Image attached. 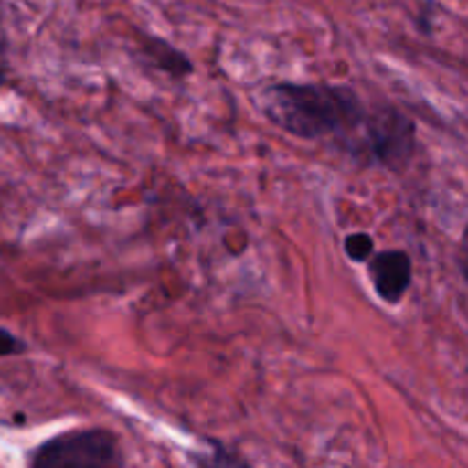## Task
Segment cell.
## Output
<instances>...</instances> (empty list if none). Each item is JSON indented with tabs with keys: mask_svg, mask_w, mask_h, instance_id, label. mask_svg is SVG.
<instances>
[{
	"mask_svg": "<svg viewBox=\"0 0 468 468\" xmlns=\"http://www.w3.org/2000/svg\"><path fill=\"white\" fill-rule=\"evenodd\" d=\"M416 154V122L393 105L368 110L356 160H368L388 172H402Z\"/></svg>",
	"mask_w": 468,
	"mask_h": 468,
	"instance_id": "obj_3",
	"label": "cell"
},
{
	"mask_svg": "<svg viewBox=\"0 0 468 468\" xmlns=\"http://www.w3.org/2000/svg\"><path fill=\"white\" fill-rule=\"evenodd\" d=\"M7 73H9L7 48H5L3 35H0V90H3V85H5V82H7Z\"/></svg>",
	"mask_w": 468,
	"mask_h": 468,
	"instance_id": "obj_8",
	"label": "cell"
},
{
	"mask_svg": "<svg viewBox=\"0 0 468 468\" xmlns=\"http://www.w3.org/2000/svg\"><path fill=\"white\" fill-rule=\"evenodd\" d=\"M368 277L373 291L384 304L398 306L410 292L414 282V263L411 256L402 250H382L373 251L368 261Z\"/></svg>",
	"mask_w": 468,
	"mask_h": 468,
	"instance_id": "obj_4",
	"label": "cell"
},
{
	"mask_svg": "<svg viewBox=\"0 0 468 468\" xmlns=\"http://www.w3.org/2000/svg\"><path fill=\"white\" fill-rule=\"evenodd\" d=\"M27 352V343L21 336L12 334L9 329L0 327V359L3 356H16Z\"/></svg>",
	"mask_w": 468,
	"mask_h": 468,
	"instance_id": "obj_7",
	"label": "cell"
},
{
	"mask_svg": "<svg viewBox=\"0 0 468 468\" xmlns=\"http://www.w3.org/2000/svg\"><path fill=\"white\" fill-rule=\"evenodd\" d=\"M265 117L300 140H336L355 155L368 108L350 85L332 82H272L261 94Z\"/></svg>",
	"mask_w": 468,
	"mask_h": 468,
	"instance_id": "obj_1",
	"label": "cell"
},
{
	"mask_svg": "<svg viewBox=\"0 0 468 468\" xmlns=\"http://www.w3.org/2000/svg\"><path fill=\"white\" fill-rule=\"evenodd\" d=\"M343 250H346V256L352 261V263H366V261L373 256L375 251V240L370 233L356 231L346 236L343 240Z\"/></svg>",
	"mask_w": 468,
	"mask_h": 468,
	"instance_id": "obj_6",
	"label": "cell"
},
{
	"mask_svg": "<svg viewBox=\"0 0 468 468\" xmlns=\"http://www.w3.org/2000/svg\"><path fill=\"white\" fill-rule=\"evenodd\" d=\"M27 464L35 468H112L123 466L122 443L105 428H87L46 439L27 452Z\"/></svg>",
	"mask_w": 468,
	"mask_h": 468,
	"instance_id": "obj_2",
	"label": "cell"
},
{
	"mask_svg": "<svg viewBox=\"0 0 468 468\" xmlns=\"http://www.w3.org/2000/svg\"><path fill=\"white\" fill-rule=\"evenodd\" d=\"M140 53L144 55V59L151 67L172 78H186L195 71L192 59L174 44L160 39V37H144L140 46Z\"/></svg>",
	"mask_w": 468,
	"mask_h": 468,
	"instance_id": "obj_5",
	"label": "cell"
}]
</instances>
